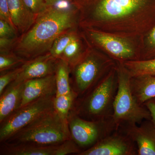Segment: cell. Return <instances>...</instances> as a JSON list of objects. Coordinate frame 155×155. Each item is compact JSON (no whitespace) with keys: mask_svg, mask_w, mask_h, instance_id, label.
<instances>
[{"mask_svg":"<svg viewBox=\"0 0 155 155\" xmlns=\"http://www.w3.org/2000/svg\"><path fill=\"white\" fill-rule=\"evenodd\" d=\"M70 73L71 69L67 62L62 59H57L54 72L57 88L56 96L68 94L72 91Z\"/></svg>","mask_w":155,"mask_h":155,"instance_id":"d6986e66","label":"cell"},{"mask_svg":"<svg viewBox=\"0 0 155 155\" xmlns=\"http://www.w3.org/2000/svg\"><path fill=\"white\" fill-rule=\"evenodd\" d=\"M91 1V0H72V4L78 9L81 6Z\"/></svg>","mask_w":155,"mask_h":155,"instance_id":"1f68e13d","label":"cell"},{"mask_svg":"<svg viewBox=\"0 0 155 155\" xmlns=\"http://www.w3.org/2000/svg\"><path fill=\"white\" fill-rule=\"evenodd\" d=\"M25 61L13 52L0 53V72L20 67Z\"/></svg>","mask_w":155,"mask_h":155,"instance_id":"cb8c5ba5","label":"cell"},{"mask_svg":"<svg viewBox=\"0 0 155 155\" xmlns=\"http://www.w3.org/2000/svg\"><path fill=\"white\" fill-rule=\"evenodd\" d=\"M144 105L148 109L150 113L151 121L155 127V98L152 99L145 103Z\"/></svg>","mask_w":155,"mask_h":155,"instance_id":"f546056e","label":"cell"},{"mask_svg":"<svg viewBox=\"0 0 155 155\" xmlns=\"http://www.w3.org/2000/svg\"><path fill=\"white\" fill-rule=\"evenodd\" d=\"M78 95L73 90L68 94L56 96L54 99V110L64 124L68 125V119Z\"/></svg>","mask_w":155,"mask_h":155,"instance_id":"ffe728a7","label":"cell"},{"mask_svg":"<svg viewBox=\"0 0 155 155\" xmlns=\"http://www.w3.org/2000/svg\"><path fill=\"white\" fill-rule=\"evenodd\" d=\"M23 65V64H22ZM22 66L1 73L0 75V95L2 93L10 84L17 78L18 74L22 70Z\"/></svg>","mask_w":155,"mask_h":155,"instance_id":"d4e9b609","label":"cell"},{"mask_svg":"<svg viewBox=\"0 0 155 155\" xmlns=\"http://www.w3.org/2000/svg\"><path fill=\"white\" fill-rule=\"evenodd\" d=\"M2 143L0 154L5 155H56L59 145H41L27 143Z\"/></svg>","mask_w":155,"mask_h":155,"instance_id":"e0dca14e","label":"cell"},{"mask_svg":"<svg viewBox=\"0 0 155 155\" xmlns=\"http://www.w3.org/2000/svg\"><path fill=\"white\" fill-rule=\"evenodd\" d=\"M155 58V24L143 38L140 60Z\"/></svg>","mask_w":155,"mask_h":155,"instance_id":"603a6c76","label":"cell"},{"mask_svg":"<svg viewBox=\"0 0 155 155\" xmlns=\"http://www.w3.org/2000/svg\"><path fill=\"white\" fill-rule=\"evenodd\" d=\"M56 93L54 74L27 81L24 82L22 101L19 108L41 98L56 95Z\"/></svg>","mask_w":155,"mask_h":155,"instance_id":"4fadbf2b","label":"cell"},{"mask_svg":"<svg viewBox=\"0 0 155 155\" xmlns=\"http://www.w3.org/2000/svg\"><path fill=\"white\" fill-rule=\"evenodd\" d=\"M117 62L89 45L82 58L71 68V85L78 98L86 94L117 66Z\"/></svg>","mask_w":155,"mask_h":155,"instance_id":"277c9868","label":"cell"},{"mask_svg":"<svg viewBox=\"0 0 155 155\" xmlns=\"http://www.w3.org/2000/svg\"><path fill=\"white\" fill-rule=\"evenodd\" d=\"M72 138L69 126L55 110L37 119L2 143L52 145Z\"/></svg>","mask_w":155,"mask_h":155,"instance_id":"5b68a950","label":"cell"},{"mask_svg":"<svg viewBox=\"0 0 155 155\" xmlns=\"http://www.w3.org/2000/svg\"><path fill=\"white\" fill-rule=\"evenodd\" d=\"M122 64L130 77L155 75V58L149 60L128 61Z\"/></svg>","mask_w":155,"mask_h":155,"instance_id":"44dd1931","label":"cell"},{"mask_svg":"<svg viewBox=\"0 0 155 155\" xmlns=\"http://www.w3.org/2000/svg\"><path fill=\"white\" fill-rule=\"evenodd\" d=\"M118 88L116 66L86 94L76 99L71 110L82 119L91 121L112 117Z\"/></svg>","mask_w":155,"mask_h":155,"instance_id":"3957f363","label":"cell"},{"mask_svg":"<svg viewBox=\"0 0 155 155\" xmlns=\"http://www.w3.org/2000/svg\"><path fill=\"white\" fill-rule=\"evenodd\" d=\"M24 83L10 84L0 95V123L20 108Z\"/></svg>","mask_w":155,"mask_h":155,"instance_id":"9a60e30c","label":"cell"},{"mask_svg":"<svg viewBox=\"0 0 155 155\" xmlns=\"http://www.w3.org/2000/svg\"><path fill=\"white\" fill-rule=\"evenodd\" d=\"M72 0H45V2L48 7L56 5L57 4L62 2L72 3Z\"/></svg>","mask_w":155,"mask_h":155,"instance_id":"4dcf8cb0","label":"cell"},{"mask_svg":"<svg viewBox=\"0 0 155 155\" xmlns=\"http://www.w3.org/2000/svg\"><path fill=\"white\" fill-rule=\"evenodd\" d=\"M119 128L127 134L135 142L138 155H155V127L151 120Z\"/></svg>","mask_w":155,"mask_h":155,"instance_id":"8fae6325","label":"cell"},{"mask_svg":"<svg viewBox=\"0 0 155 155\" xmlns=\"http://www.w3.org/2000/svg\"><path fill=\"white\" fill-rule=\"evenodd\" d=\"M11 21L19 36L31 27L37 16L28 8L22 0H8Z\"/></svg>","mask_w":155,"mask_h":155,"instance_id":"5bb4252c","label":"cell"},{"mask_svg":"<svg viewBox=\"0 0 155 155\" xmlns=\"http://www.w3.org/2000/svg\"><path fill=\"white\" fill-rule=\"evenodd\" d=\"M55 96H49L34 101L19 108L1 123V143L37 119L54 110V102Z\"/></svg>","mask_w":155,"mask_h":155,"instance_id":"9c48e42d","label":"cell"},{"mask_svg":"<svg viewBox=\"0 0 155 155\" xmlns=\"http://www.w3.org/2000/svg\"><path fill=\"white\" fill-rule=\"evenodd\" d=\"M0 19L8 22L14 28L11 21L8 0H0Z\"/></svg>","mask_w":155,"mask_h":155,"instance_id":"f1b7e54d","label":"cell"},{"mask_svg":"<svg viewBox=\"0 0 155 155\" xmlns=\"http://www.w3.org/2000/svg\"><path fill=\"white\" fill-rule=\"evenodd\" d=\"M130 89L137 102L141 105L155 98V75H141L130 77Z\"/></svg>","mask_w":155,"mask_h":155,"instance_id":"2e32d148","label":"cell"},{"mask_svg":"<svg viewBox=\"0 0 155 155\" xmlns=\"http://www.w3.org/2000/svg\"><path fill=\"white\" fill-rule=\"evenodd\" d=\"M79 29L91 45L117 63L141 60L143 39L124 37L91 28Z\"/></svg>","mask_w":155,"mask_h":155,"instance_id":"52a82bcc","label":"cell"},{"mask_svg":"<svg viewBox=\"0 0 155 155\" xmlns=\"http://www.w3.org/2000/svg\"><path fill=\"white\" fill-rule=\"evenodd\" d=\"M18 37L19 35L17 31L8 22L0 19V38Z\"/></svg>","mask_w":155,"mask_h":155,"instance_id":"4316f807","label":"cell"},{"mask_svg":"<svg viewBox=\"0 0 155 155\" xmlns=\"http://www.w3.org/2000/svg\"><path fill=\"white\" fill-rule=\"evenodd\" d=\"M79 27L143 39L155 24V0H91L78 8Z\"/></svg>","mask_w":155,"mask_h":155,"instance_id":"6da1fadb","label":"cell"},{"mask_svg":"<svg viewBox=\"0 0 155 155\" xmlns=\"http://www.w3.org/2000/svg\"><path fill=\"white\" fill-rule=\"evenodd\" d=\"M89 45L87 39L80 30L64 50L60 59L66 61L71 69L83 57Z\"/></svg>","mask_w":155,"mask_h":155,"instance_id":"ac0fdd59","label":"cell"},{"mask_svg":"<svg viewBox=\"0 0 155 155\" xmlns=\"http://www.w3.org/2000/svg\"><path fill=\"white\" fill-rule=\"evenodd\" d=\"M137 148L124 130L119 128L78 155H136Z\"/></svg>","mask_w":155,"mask_h":155,"instance_id":"30bf717a","label":"cell"},{"mask_svg":"<svg viewBox=\"0 0 155 155\" xmlns=\"http://www.w3.org/2000/svg\"><path fill=\"white\" fill-rule=\"evenodd\" d=\"M79 28L63 34L57 38L50 49V55L55 58L60 59L64 50L79 32Z\"/></svg>","mask_w":155,"mask_h":155,"instance_id":"7402d4cb","label":"cell"},{"mask_svg":"<svg viewBox=\"0 0 155 155\" xmlns=\"http://www.w3.org/2000/svg\"><path fill=\"white\" fill-rule=\"evenodd\" d=\"M10 38H0V53L12 52L15 43L18 39Z\"/></svg>","mask_w":155,"mask_h":155,"instance_id":"83f0119b","label":"cell"},{"mask_svg":"<svg viewBox=\"0 0 155 155\" xmlns=\"http://www.w3.org/2000/svg\"><path fill=\"white\" fill-rule=\"evenodd\" d=\"M28 8L37 17L47 9L45 0H22Z\"/></svg>","mask_w":155,"mask_h":155,"instance_id":"484cf974","label":"cell"},{"mask_svg":"<svg viewBox=\"0 0 155 155\" xmlns=\"http://www.w3.org/2000/svg\"><path fill=\"white\" fill-rule=\"evenodd\" d=\"M79 10L72 3L48 7L19 36L12 52L25 61L48 54L57 38L79 28Z\"/></svg>","mask_w":155,"mask_h":155,"instance_id":"7a4b0ae2","label":"cell"},{"mask_svg":"<svg viewBox=\"0 0 155 155\" xmlns=\"http://www.w3.org/2000/svg\"><path fill=\"white\" fill-rule=\"evenodd\" d=\"M118 88L114 104L113 117L118 127L140 125L151 120L150 113L145 105L137 102L130 89V75L121 63H117Z\"/></svg>","mask_w":155,"mask_h":155,"instance_id":"8992f818","label":"cell"},{"mask_svg":"<svg viewBox=\"0 0 155 155\" xmlns=\"http://www.w3.org/2000/svg\"><path fill=\"white\" fill-rule=\"evenodd\" d=\"M68 124L72 139L81 150L87 149L119 128L113 116L91 121L82 119L71 110Z\"/></svg>","mask_w":155,"mask_h":155,"instance_id":"ba28073f","label":"cell"},{"mask_svg":"<svg viewBox=\"0 0 155 155\" xmlns=\"http://www.w3.org/2000/svg\"><path fill=\"white\" fill-rule=\"evenodd\" d=\"M57 60L48 53L25 61L22 65L21 72L12 82L23 83L31 79L53 75Z\"/></svg>","mask_w":155,"mask_h":155,"instance_id":"7c38bea8","label":"cell"}]
</instances>
